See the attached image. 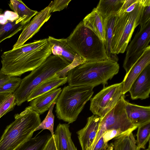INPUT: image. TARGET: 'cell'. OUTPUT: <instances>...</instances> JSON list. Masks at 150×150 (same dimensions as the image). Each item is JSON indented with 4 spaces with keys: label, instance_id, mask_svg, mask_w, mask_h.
<instances>
[{
    "label": "cell",
    "instance_id": "obj_1",
    "mask_svg": "<svg viewBox=\"0 0 150 150\" xmlns=\"http://www.w3.org/2000/svg\"><path fill=\"white\" fill-rule=\"evenodd\" d=\"M51 54L47 38L24 44L2 54L0 71L11 76H19L39 67Z\"/></svg>",
    "mask_w": 150,
    "mask_h": 150
},
{
    "label": "cell",
    "instance_id": "obj_2",
    "mask_svg": "<svg viewBox=\"0 0 150 150\" xmlns=\"http://www.w3.org/2000/svg\"><path fill=\"white\" fill-rule=\"evenodd\" d=\"M120 66L117 62L106 59L85 62L69 71L67 82L69 86H91L102 84L104 86L118 72Z\"/></svg>",
    "mask_w": 150,
    "mask_h": 150
},
{
    "label": "cell",
    "instance_id": "obj_3",
    "mask_svg": "<svg viewBox=\"0 0 150 150\" xmlns=\"http://www.w3.org/2000/svg\"><path fill=\"white\" fill-rule=\"evenodd\" d=\"M40 115L29 106L14 115L15 120L7 126L0 139V150H14L32 138L41 122Z\"/></svg>",
    "mask_w": 150,
    "mask_h": 150
},
{
    "label": "cell",
    "instance_id": "obj_4",
    "mask_svg": "<svg viewBox=\"0 0 150 150\" xmlns=\"http://www.w3.org/2000/svg\"><path fill=\"white\" fill-rule=\"evenodd\" d=\"M94 88L87 86H64L56 103L55 112L58 118L69 124L75 121L91 98Z\"/></svg>",
    "mask_w": 150,
    "mask_h": 150
},
{
    "label": "cell",
    "instance_id": "obj_5",
    "mask_svg": "<svg viewBox=\"0 0 150 150\" xmlns=\"http://www.w3.org/2000/svg\"><path fill=\"white\" fill-rule=\"evenodd\" d=\"M71 47L85 62L108 59L104 42L82 21L66 38Z\"/></svg>",
    "mask_w": 150,
    "mask_h": 150
},
{
    "label": "cell",
    "instance_id": "obj_6",
    "mask_svg": "<svg viewBox=\"0 0 150 150\" xmlns=\"http://www.w3.org/2000/svg\"><path fill=\"white\" fill-rule=\"evenodd\" d=\"M70 64L61 56L51 54L40 66L21 79L19 86L13 93L16 105L20 106L27 101L31 92L39 85Z\"/></svg>",
    "mask_w": 150,
    "mask_h": 150
},
{
    "label": "cell",
    "instance_id": "obj_7",
    "mask_svg": "<svg viewBox=\"0 0 150 150\" xmlns=\"http://www.w3.org/2000/svg\"><path fill=\"white\" fill-rule=\"evenodd\" d=\"M144 2V0H139L132 11L117 14L113 29L111 44L113 54L123 53L126 51L135 28L139 25Z\"/></svg>",
    "mask_w": 150,
    "mask_h": 150
},
{
    "label": "cell",
    "instance_id": "obj_8",
    "mask_svg": "<svg viewBox=\"0 0 150 150\" xmlns=\"http://www.w3.org/2000/svg\"><path fill=\"white\" fill-rule=\"evenodd\" d=\"M121 83L103 88L90 99V110L93 114L103 118L117 103L123 95Z\"/></svg>",
    "mask_w": 150,
    "mask_h": 150
},
{
    "label": "cell",
    "instance_id": "obj_9",
    "mask_svg": "<svg viewBox=\"0 0 150 150\" xmlns=\"http://www.w3.org/2000/svg\"><path fill=\"white\" fill-rule=\"evenodd\" d=\"M140 26L139 30L126 49V53L123 66L126 71V74L128 73L149 45L150 20L145 24Z\"/></svg>",
    "mask_w": 150,
    "mask_h": 150
},
{
    "label": "cell",
    "instance_id": "obj_10",
    "mask_svg": "<svg viewBox=\"0 0 150 150\" xmlns=\"http://www.w3.org/2000/svg\"><path fill=\"white\" fill-rule=\"evenodd\" d=\"M50 8L48 6L35 16L32 20L26 25L19 36L12 49L18 48L24 44L40 30L44 24L51 16Z\"/></svg>",
    "mask_w": 150,
    "mask_h": 150
},
{
    "label": "cell",
    "instance_id": "obj_11",
    "mask_svg": "<svg viewBox=\"0 0 150 150\" xmlns=\"http://www.w3.org/2000/svg\"><path fill=\"white\" fill-rule=\"evenodd\" d=\"M101 118L93 115L87 119L85 127L76 132L82 150H88L98 132Z\"/></svg>",
    "mask_w": 150,
    "mask_h": 150
},
{
    "label": "cell",
    "instance_id": "obj_12",
    "mask_svg": "<svg viewBox=\"0 0 150 150\" xmlns=\"http://www.w3.org/2000/svg\"><path fill=\"white\" fill-rule=\"evenodd\" d=\"M132 100L145 99L150 93V64L147 66L134 80L129 91Z\"/></svg>",
    "mask_w": 150,
    "mask_h": 150
},
{
    "label": "cell",
    "instance_id": "obj_13",
    "mask_svg": "<svg viewBox=\"0 0 150 150\" xmlns=\"http://www.w3.org/2000/svg\"><path fill=\"white\" fill-rule=\"evenodd\" d=\"M150 64V46L145 49L142 55L131 68L122 81V95L129 91L136 79L145 67Z\"/></svg>",
    "mask_w": 150,
    "mask_h": 150
},
{
    "label": "cell",
    "instance_id": "obj_14",
    "mask_svg": "<svg viewBox=\"0 0 150 150\" xmlns=\"http://www.w3.org/2000/svg\"><path fill=\"white\" fill-rule=\"evenodd\" d=\"M126 112L132 124L137 127L150 122V106H142L125 100Z\"/></svg>",
    "mask_w": 150,
    "mask_h": 150
},
{
    "label": "cell",
    "instance_id": "obj_15",
    "mask_svg": "<svg viewBox=\"0 0 150 150\" xmlns=\"http://www.w3.org/2000/svg\"><path fill=\"white\" fill-rule=\"evenodd\" d=\"M62 90L60 88L45 93L30 101V106L40 115L42 114L49 110L52 103H56Z\"/></svg>",
    "mask_w": 150,
    "mask_h": 150
},
{
    "label": "cell",
    "instance_id": "obj_16",
    "mask_svg": "<svg viewBox=\"0 0 150 150\" xmlns=\"http://www.w3.org/2000/svg\"><path fill=\"white\" fill-rule=\"evenodd\" d=\"M47 40L53 55L62 57L70 64L73 62L76 54L68 44L66 38L57 39L49 36Z\"/></svg>",
    "mask_w": 150,
    "mask_h": 150
},
{
    "label": "cell",
    "instance_id": "obj_17",
    "mask_svg": "<svg viewBox=\"0 0 150 150\" xmlns=\"http://www.w3.org/2000/svg\"><path fill=\"white\" fill-rule=\"evenodd\" d=\"M84 26L93 31L104 43L105 37V19L96 8L82 20Z\"/></svg>",
    "mask_w": 150,
    "mask_h": 150
},
{
    "label": "cell",
    "instance_id": "obj_18",
    "mask_svg": "<svg viewBox=\"0 0 150 150\" xmlns=\"http://www.w3.org/2000/svg\"><path fill=\"white\" fill-rule=\"evenodd\" d=\"M67 81V76L59 77L55 73L42 82L33 90L29 96L27 102H30L45 93L57 88L65 84Z\"/></svg>",
    "mask_w": 150,
    "mask_h": 150
},
{
    "label": "cell",
    "instance_id": "obj_19",
    "mask_svg": "<svg viewBox=\"0 0 150 150\" xmlns=\"http://www.w3.org/2000/svg\"><path fill=\"white\" fill-rule=\"evenodd\" d=\"M8 5L18 16L15 20L16 23H20L24 26L29 23L31 18L38 13V11L29 8L21 0H11Z\"/></svg>",
    "mask_w": 150,
    "mask_h": 150
},
{
    "label": "cell",
    "instance_id": "obj_20",
    "mask_svg": "<svg viewBox=\"0 0 150 150\" xmlns=\"http://www.w3.org/2000/svg\"><path fill=\"white\" fill-rule=\"evenodd\" d=\"M117 14L112 15L105 19V40L104 44L107 58L108 60L116 62H118L119 59L116 54L112 53L111 44L113 29Z\"/></svg>",
    "mask_w": 150,
    "mask_h": 150
},
{
    "label": "cell",
    "instance_id": "obj_21",
    "mask_svg": "<svg viewBox=\"0 0 150 150\" xmlns=\"http://www.w3.org/2000/svg\"><path fill=\"white\" fill-rule=\"evenodd\" d=\"M69 124L59 123L53 137L57 150H69L68 140L71 133Z\"/></svg>",
    "mask_w": 150,
    "mask_h": 150
},
{
    "label": "cell",
    "instance_id": "obj_22",
    "mask_svg": "<svg viewBox=\"0 0 150 150\" xmlns=\"http://www.w3.org/2000/svg\"><path fill=\"white\" fill-rule=\"evenodd\" d=\"M125 0H100L96 7L97 10L105 19L119 12Z\"/></svg>",
    "mask_w": 150,
    "mask_h": 150
},
{
    "label": "cell",
    "instance_id": "obj_23",
    "mask_svg": "<svg viewBox=\"0 0 150 150\" xmlns=\"http://www.w3.org/2000/svg\"><path fill=\"white\" fill-rule=\"evenodd\" d=\"M52 136L47 134L31 138L14 150H43Z\"/></svg>",
    "mask_w": 150,
    "mask_h": 150
},
{
    "label": "cell",
    "instance_id": "obj_24",
    "mask_svg": "<svg viewBox=\"0 0 150 150\" xmlns=\"http://www.w3.org/2000/svg\"><path fill=\"white\" fill-rule=\"evenodd\" d=\"M113 150H134L137 146L132 132L114 139Z\"/></svg>",
    "mask_w": 150,
    "mask_h": 150
},
{
    "label": "cell",
    "instance_id": "obj_25",
    "mask_svg": "<svg viewBox=\"0 0 150 150\" xmlns=\"http://www.w3.org/2000/svg\"><path fill=\"white\" fill-rule=\"evenodd\" d=\"M25 26L20 23L16 24L13 21H8L4 25H0V43L4 40L9 38L23 29Z\"/></svg>",
    "mask_w": 150,
    "mask_h": 150
},
{
    "label": "cell",
    "instance_id": "obj_26",
    "mask_svg": "<svg viewBox=\"0 0 150 150\" xmlns=\"http://www.w3.org/2000/svg\"><path fill=\"white\" fill-rule=\"evenodd\" d=\"M136 144L137 149H144L147 143L150 140V122L138 127Z\"/></svg>",
    "mask_w": 150,
    "mask_h": 150
},
{
    "label": "cell",
    "instance_id": "obj_27",
    "mask_svg": "<svg viewBox=\"0 0 150 150\" xmlns=\"http://www.w3.org/2000/svg\"><path fill=\"white\" fill-rule=\"evenodd\" d=\"M55 104L56 103H54L51 105L46 117L35 129V131L40 129H47L50 131L52 136H54V116L53 113V110Z\"/></svg>",
    "mask_w": 150,
    "mask_h": 150
},
{
    "label": "cell",
    "instance_id": "obj_28",
    "mask_svg": "<svg viewBox=\"0 0 150 150\" xmlns=\"http://www.w3.org/2000/svg\"><path fill=\"white\" fill-rule=\"evenodd\" d=\"M21 79L11 76L8 81L0 86V93H13L19 86Z\"/></svg>",
    "mask_w": 150,
    "mask_h": 150
},
{
    "label": "cell",
    "instance_id": "obj_29",
    "mask_svg": "<svg viewBox=\"0 0 150 150\" xmlns=\"http://www.w3.org/2000/svg\"><path fill=\"white\" fill-rule=\"evenodd\" d=\"M16 105L15 96L13 93H10L0 105V118L12 110Z\"/></svg>",
    "mask_w": 150,
    "mask_h": 150
},
{
    "label": "cell",
    "instance_id": "obj_30",
    "mask_svg": "<svg viewBox=\"0 0 150 150\" xmlns=\"http://www.w3.org/2000/svg\"><path fill=\"white\" fill-rule=\"evenodd\" d=\"M85 62L84 59L79 55L76 54L73 62L71 64L56 73L59 77H65L67 76L68 72L69 71Z\"/></svg>",
    "mask_w": 150,
    "mask_h": 150
},
{
    "label": "cell",
    "instance_id": "obj_31",
    "mask_svg": "<svg viewBox=\"0 0 150 150\" xmlns=\"http://www.w3.org/2000/svg\"><path fill=\"white\" fill-rule=\"evenodd\" d=\"M150 0H144V7L139 22L140 26L145 24L150 20Z\"/></svg>",
    "mask_w": 150,
    "mask_h": 150
},
{
    "label": "cell",
    "instance_id": "obj_32",
    "mask_svg": "<svg viewBox=\"0 0 150 150\" xmlns=\"http://www.w3.org/2000/svg\"><path fill=\"white\" fill-rule=\"evenodd\" d=\"M71 0H56L52 1L48 6L51 13L60 11L67 7Z\"/></svg>",
    "mask_w": 150,
    "mask_h": 150
},
{
    "label": "cell",
    "instance_id": "obj_33",
    "mask_svg": "<svg viewBox=\"0 0 150 150\" xmlns=\"http://www.w3.org/2000/svg\"><path fill=\"white\" fill-rule=\"evenodd\" d=\"M129 133H126L120 129H111L106 131L102 135L105 143H108L110 140L118 136L123 135Z\"/></svg>",
    "mask_w": 150,
    "mask_h": 150
},
{
    "label": "cell",
    "instance_id": "obj_34",
    "mask_svg": "<svg viewBox=\"0 0 150 150\" xmlns=\"http://www.w3.org/2000/svg\"><path fill=\"white\" fill-rule=\"evenodd\" d=\"M138 0H125V1L117 15L124 13L125 10L137 1Z\"/></svg>",
    "mask_w": 150,
    "mask_h": 150
},
{
    "label": "cell",
    "instance_id": "obj_35",
    "mask_svg": "<svg viewBox=\"0 0 150 150\" xmlns=\"http://www.w3.org/2000/svg\"><path fill=\"white\" fill-rule=\"evenodd\" d=\"M43 150H57L54 141L52 136L48 141Z\"/></svg>",
    "mask_w": 150,
    "mask_h": 150
},
{
    "label": "cell",
    "instance_id": "obj_36",
    "mask_svg": "<svg viewBox=\"0 0 150 150\" xmlns=\"http://www.w3.org/2000/svg\"><path fill=\"white\" fill-rule=\"evenodd\" d=\"M5 17L8 21H13L18 18V16L14 12L10 11H6L4 14Z\"/></svg>",
    "mask_w": 150,
    "mask_h": 150
},
{
    "label": "cell",
    "instance_id": "obj_37",
    "mask_svg": "<svg viewBox=\"0 0 150 150\" xmlns=\"http://www.w3.org/2000/svg\"><path fill=\"white\" fill-rule=\"evenodd\" d=\"M11 77L3 73L0 70V86L9 79Z\"/></svg>",
    "mask_w": 150,
    "mask_h": 150
},
{
    "label": "cell",
    "instance_id": "obj_38",
    "mask_svg": "<svg viewBox=\"0 0 150 150\" xmlns=\"http://www.w3.org/2000/svg\"><path fill=\"white\" fill-rule=\"evenodd\" d=\"M68 145L69 150H77L76 148L72 141L71 137H70L69 139Z\"/></svg>",
    "mask_w": 150,
    "mask_h": 150
},
{
    "label": "cell",
    "instance_id": "obj_39",
    "mask_svg": "<svg viewBox=\"0 0 150 150\" xmlns=\"http://www.w3.org/2000/svg\"><path fill=\"white\" fill-rule=\"evenodd\" d=\"M8 21L4 14H0V24L4 25Z\"/></svg>",
    "mask_w": 150,
    "mask_h": 150
},
{
    "label": "cell",
    "instance_id": "obj_40",
    "mask_svg": "<svg viewBox=\"0 0 150 150\" xmlns=\"http://www.w3.org/2000/svg\"><path fill=\"white\" fill-rule=\"evenodd\" d=\"M10 93H0V105Z\"/></svg>",
    "mask_w": 150,
    "mask_h": 150
},
{
    "label": "cell",
    "instance_id": "obj_41",
    "mask_svg": "<svg viewBox=\"0 0 150 150\" xmlns=\"http://www.w3.org/2000/svg\"><path fill=\"white\" fill-rule=\"evenodd\" d=\"M113 144L111 143L108 144L101 150H113Z\"/></svg>",
    "mask_w": 150,
    "mask_h": 150
},
{
    "label": "cell",
    "instance_id": "obj_42",
    "mask_svg": "<svg viewBox=\"0 0 150 150\" xmlns=\"http://www.w3.org/2000/svg\"><path fill=\"white\" fill-rule=\"evenodd\" d=\"M150 142H149V146H148V148L146 149H137V150H150Z\"/></svg>",
    "mask_w": 150,
    "mask_h": 150
},
{
    "label": "cell",
    "instance_id": "obj_43",
    "mask_svg": "<svg viewBox=\"0 0 150 150\" xmlns=\"http://www.w3.org/2000/svg\"><path fill=\"white\" fill-rule=\"evenodd\" d=\"M3 10H2L0 8V14H2V13Z\"/></svg>",
    "mask_w": 150,
    "mask_h": 150
},
{
    "label": "cell",
    "instance_id": "obj_44",
    "mask_svg": "<svg viewBox=\"0 0 150 150\" xmlns=\"http://www.w3.org/2000/svg\"><path fill=\"white\" fill-rule=\"evenodd\" d=\"M134 150H137V149H136Z\"/></svg>",
    "mask_w": 150,
    "mask_h": 150
}]
</instances>
